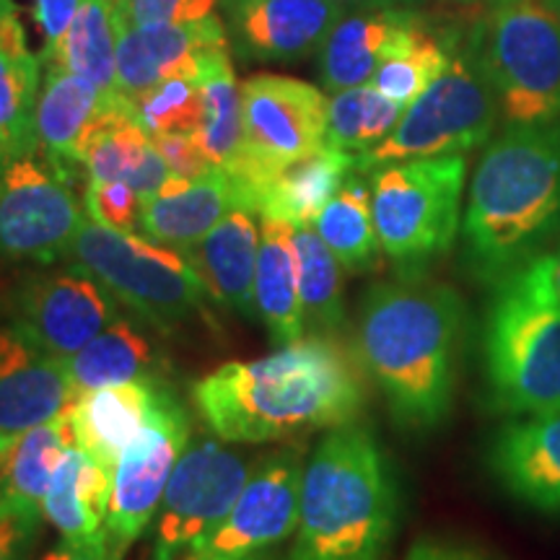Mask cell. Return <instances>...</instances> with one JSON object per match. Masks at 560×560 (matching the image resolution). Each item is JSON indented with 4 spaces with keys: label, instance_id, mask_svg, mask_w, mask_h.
<instances>
[{
    "label": "cell",
    "instance_id": "cell-1",
    "mask_svg": "<svg viewBox=\"0 0 560 560\" xmlns=\"http://www.w3.org/2000/svg\"><path fill=\"white\" fill-rule=\"evenodd\" d=\"M361 361L332 335H306L255 361L223 363L192 384L202 423L223 441H278L355 423Z\"/></svg>",
    "mask_w": 560,
    "mask_h": 560
},
{
    "label": "cell",
    "instance_id": "cell-2",
    "mask_svg": "<svg viewBox=\"0 0 560 560\" xmlns=\"http://www.w3.org/2000/svg\"><path fill=\"white\" fill-rule=\"evenodd\" d=\"M465 310L457 291L423 276L369 289L359 317V361L408 431L446 420L457 387Z\"/></svg>",
    "mask_w": 560,
    "mask_h": 560
},
{
    "label": "cell",
    "instance_id": "cell-3",
    "mask_svg": "<svg viewBox=\"0 0 560 560\" xmlns=\"http://www.w3.org/2000/svg\"><path fill=\"white\" fill-rule=\"evenodd\" d=\"M560 231V117L509 122L482 153L470 185L465 265L495 285L545 255Z\"/></svg>",
    "mask_w": 560,
    "mask_h": 560
},
{
    "label": "cell",
    "instance_id": "cell-4",
    "mask_svg": "<svg viewBox=\"0 0 560 560\" xmlns=\"http://www.w3.org/2000/svg\"><path fill=\"white\" fill-rule=\"evenodd\" d=\"M397 516L400 495L380 441L361 423L340 425L304 467L289 560H382Z\"/></svg>",
    "mask_w": 560,
    "mask_h": 560
},
{
    "label": "cell",
    "instance_id": "cell-5",
    "mask_svg": "<svg viewBox=\"0 0 560 560\" xmlns=\"http://www.w3.org/2000/svg\"><path fill=\"white\" fill-rule=\"evenodd\" d=\"M488 400L506 416L560 405L556 257L540 255L493 285L482 327Z\"/></svg>",
    "mask_w": 560,
    "mask_h": 560
},
{
    "label": "cell",
    "instance_id": "cell-6",
    "mask_svg": "<svg viewBox=\"0 0 560 560\" xmlns=\"http://www.w3.org/2000/svg\"><path fill=\"white\" fill-rule=\"evenodd\" d=\"M465 177V153L392 161L371 172L380 247L402 276H420L452 249Z\"/></svg>",
    "mask_w": 560,
    "mask_h": 560
},
{
    "label": "cell",
    "instance_id": "cell-7",
    "mask_svg": "<svg viewBox=\"0 0 560 560\" xmlns=\"http://www.w3.org/2000/svg\"><path fill=\"white\" fill-rule=\"evenodd\" d=\"M68 257L159 330H177L202 312L206 289L182 249L104 229L86 215Z\"/></svg>",
    "mask_w": 560,
    "mask_h": 560
},
{
    "label": "cell",
    "instance_id": "cell-8",
    "mask_svg": "<svg viewBox=\"0 0 560 560\" xmlns=\"http://www.w3.org/2000/svg\"><path fill=\"white\" fill-rule=\"evenodd\" d=\"M501 100L475 45L452 55L450 68L431 83L395 130L376 149L355 156V172H374L392 161L452 156L486 143L495 128Z\"/></svg>",
    "mask_w": 560,
    "mask_h": 560
},
{
    "label": "cell",
    "instance_id": "cell-9",
    "mask_svg": "<svg viewBox=\"0 0 560 560\" xmlns=\"http://www.w3.org/2000/svg\"><path fill=\"white\" fill-rule=\"evenodd\" d=\"M472 45L509 122L560 117V19L540 0H501Z\"/></svg>",
    "mask_w": 560,
    "mask_h": 560
},
{
    "label": "cell",
    "instance_id": "cell-10",
    "mask_svg": "<svg viewBox=\"0 0 560 560\" xmlns=\"http://www.w3.org/2000/svg\"><path fill=\"white\" fill-rule=\"evenodd\" d=\"M327 102L312 83L289 75H252L242 83L244 145L229 174L240 185L244 206L293 161L325 149Z\"/></svg>",
    "mask_w": 560,
    "mask_h": 560
},
{
    "label": "cell",
    "instance_id": "cell-11",
    "mask_svg": "<svg viewBox=\"0 0 560 560\" xmlns=\"http://www.w3.org/2000/svg\"><path fill=\"white\" fill-rule=\"evenodd\" d=\"M83 219L73 182L39 149L0 153V257L58 262L70 255Z\"/></svg>",
    "mask_w": 560,
    "mask_h": 560
},
{
    "label": "cell",
    "instance_id": "cell-12",
    "mask_svg": "<svg viewBox=\"0 0 560 560\" xmlns=\"http://www.w3.org/2000/svg\"><path fill=\"white\" fill-rule=\"evenodd\" d=\"M252 465L221 441L190 439L156 511L151 560H179L226 520Z\"/></svg>",
    "mask_w": 560,
    "mask_h": 560
},
{
    "label": "cell",
    "instance_id": "cell-13",
    "mask_svg": "<svg viewBox=\"0 0 560 560\" xmlns=\"http://www.w3.org/2000/svg\"><path fill=\"white\" fill-rule=\"evenodd\" d=\"M301 486H304V454L299 446L257 459L226 520L210 529L182 558L240 560L260 556L289 540L299 527Z\"/></svg>",
    "mask_w": 560,
    "mask_h": 560
},
{
    "label": "cell",
    "instance_id": "cell-14",
    "mask_svg": "<svg viewBox=\"0 0 560 560\" xmlns=\"http://www.w3.org/2000/svg\"><path fill=\"white\" fill-rule=\"evenodd\" d=\"M187 444H190V418L172 392L156 418L122 452L112 475L104 527L122 550L143 537L156 520L166 482Z\"/></svg>",
    "mask_w": 560,
    "mask_h": 560
},
{
    "label": "cell",
    "instance_id": "cell-15",
    "mask_svg": "<svg viewBox=\"0 0 560 560\" xmlns=\"http://www.w3.org/2000/svg\"><path fill=\"white\" fill-rule=\"evenodd\" d=\"M115 319V296L79 265L30 278L13 293V325L60 361L79 353Z\"/></svg>",
    "mask_w": 560,
    "mask_h": 560
},
{
    "label": "cell",
    "instance_id": "cell-16",
    "mask_svg": "<svg viewBox=\"0 0 560 560\" xmlns=\"http://www.w3.org/2000/svg\"><path fill=\"white\" fill-rule=\"evenodd\" d=\"M223 47H229L226 24L215 13L172 24L117 21V86L125 96H138L161 81H198Z\"/></svg>",
    "mask_w": 560,
    "mask_h": 560
},
{
    "label": "cell",
    "instance_id": "cell-17",
    "mask_svg": "<svg viewBox=\"0 0 560 560\" xmlns=\"http://www.w3.org/2000/svg\"><path fill=\"white\" fill-rule=\"evenodd\" d=\"M229 42L244 60L291 62L322 50L350 5L338 0H219Z\"/></svg>",
    "mask_w": 560,
    "mask_h": 560
},
{
    "label": "cell",
    "instance_id": "cell-18",
    "mask_svg": "<svg viewBox=\"0 0 560 560\" xmlns=\"http://www.w3.org/2000/svg\"><path fill=\"white\" fill-rule=\"evenodd\" d=\"M130 96L104 94L94 83L70 73L60 62L42 68L37 100V145L60 174L73 182L75 166L86 164V153L96 130L115 109L125 107Z\"/></svg>",
    "mask_w": 560,
    "mask_h": 560
},
{
    "label": "cell",
    "instance_id": "cell-19",
    "mask_svg": "<svg viewBox=\"0 0 560 560\" xmlns=\"http://www.w3.org/2000/svg\"><path fill=\"white\" fill-rule=\"evenodd\" d=\"M488 467L511 499L560 516V405L503 423L490 439Z\"/></svg>",
    "mask_w": 560,
    "mask_h": 560
},
{
    "label": "cell",
    "instance_id": "cell-20",
    "mask_svg": "<svg viewBox=\"0 0 560 560\" xmlns=\"http://www.w3.org/2000/svg\"><path fill=\"white\" fill-rule=\"evenodd\" d=\"M75 402L66 361L45 353L21 327H0V433L21 436Z\"/></svg>",
    "mask_w": 560,
    "mask_h": 560
},
{
    "label": "cell",
    "instance_id": "cell-21",
    "mask_svg": "<svg viewBox=\"0 0 560 560\" xmlns=\"http://www.w3.org/2000/svg\"><path fill=\"white\" fill-rule=\"evenodd\" d=\"M429 32L423 16L408 9H369L346 16L319 50V81L325 91L363 86L380 66L412 39Z\"/></svg>",
    "mask_w": 560,
    "mask_h": 560
},
{
    "label": "cell",
    "instance_id": "cell-22",
    "mask_svg": "<svg viewBox=\"0 0 560 560\" xmlns=\"http://www.w3.org/2000/svg\"><path fill=\"white\" fill-rule=\"evenodd\" d=\"M170 395V387H164L156 376H149V380L112 384L75 397L68 416L73 420L79 446L115 472L122 452L156 418Z\"/></svg>",
    "mask_w": 560,
    "mask_h": 560
},
{
    "label": "cell",
    "instance_id": "cell-23",
    "mask_svg": "<svg viewBox=\"0 0 560 560\" xmlns=\"http://www.w3.org/2000/svg\"><path fill=\"white\" fill-rule=\"evenodd\" d=\"M244 206L236 179L223 170H210L200 177L172 174L153 198L143 200L140 234L145 240L187 249L198 244L231 208Z\"/></svg>",
    "mask_w": 560,
    "mask_h": 560
},
{
    "label": "cell",
    "instance_id": "cell-24",
    "mask_svg": "<svg viewBox=\"0 0 560 560\" xmlns=\"http://www.w3.org/2000/svg\"><path fill=\"white\" fill-rule=\"evenodd\" d=\"M257 210L231 208L223 219L192 247L182 249L198 272L206 296L215 304L257 317L255 272L260 252V221Z\"/></svg>",
    "mask_w": 560,
    "mask_h": 560
},
{
    "label": "cell",
    "instance_id": "cell-25",
    "mask_svg": "<svg viewBox=\"0 0 560 560\" xmlns=\"http://www.w3.org/2000/svg\"><path fill=\"white\" fill-rule=\"evenodd\" d=\"M355 172V153L325 145L270 177L255 195L260 219L291 223L293 229L314 226L350 174Z\"/></svg>",
    "mask_w": 560,
    "mask_h": 560
},
{
    "label": "cell",
    "instance_id": "cell-26",
    "mask_svg": "<svg viewBox=\"0 0 560 560\" xmlns=\"http://www.w3.org/2000/svg\"><path fill=\"white\" fill-rule=\"evenodd\" d=\"M255 310L268 327L272 346L283 348L304 338L306 322L301 312L293 226L285 221L262 219L260 252L255 272Z\"/></svg>",
    "mask_w": 560,
    "mask_h": 560
},
{
    "label": "cell",
    "instance_id": "cell-27",
    "mask_svg": "<svg viewBox=\"0 0 560 560\" xmlns=\"http://www.w3.org/2000/svg\"><path fill=\"white\" fill-rule=\"evenodd\" d=\"M112 470L73 446L52 475L42 514L62 537H89L104 529L112 493Z\"/></svg>",
    "mask_w": 560,
    "mask_h": 560
},
{
    "label": "cell",
    "instance_id": "cell-28",
    "mask_svg": "<svg viewBox=\"0 0 560 560\" xmlns=\"http://www.w3.org/2000/svg\"><path fill=\"white\" fill-rule=\"evenodd\" d=\"M73 446H79V439L68 410L37 429L21 433L0 462V495L26 509L42 511L52 475Z\"/></svg>",
    "mask_w": 560,
    "mask_h": 560
},
{
    "label": "cell",
    "instance_id": "cell-29",
    "mask_svg": "<svg viewBox=\"0 0 560 560\" xmlns=\"http://www.w3.org/2000/svg\"><path fill=\"white\" fill-rule=\"evenodd\" d=\"M156 361L151 340L138 332L128 319L117 317L107 330L86 342L79 353L70 355L66 366L75 397H81L86 392L112 387V384L149 380Z\"/></svg>",
    "mask_w": 560,
    "mask_h": 560
},
{
    "label": "cell",
    "instance_id": "cell-30",
    "mask_svg": "<svg viewBox=\"0 0 560 560\" xmlns=\"http://www.w3.org/2000/svg\"><path fill=\"white\" fill-rule=\"evenodd\" d=\"M198 83L206 100V122L195 132V140L213 170L229 172L244 145L242 89L236 83L229 47L206 62Z\"/></svg>",
    "mask_w": 560,
    "mask_h": 560
},
{
    "label": "cell",
    "instance_id": "cell-31",
    "mask_svg": "<svg viewBox=\"0 0 560 560\" xmlns=\"http://www.w3.org/2000/svg\"><path fill=\"white\" fill-rule=\"evenodd\" d=\"M50 62H60L104 94H120L117 86V21L107 0H83L73 24Z\"/></svg>",
    "mask_w": 560,
    "mask_h": 560
},
{
    "label": "cell",
    "instance_id": "cell-32",
    "mask_svg": "<svg viewBox=\"0 0 560 560\" xmlns=\"http://www.w3.org/2000/svg\"><path fill=\"white\" fill-rule=\"evenodd\" d=\"M314 229L338 257L342 270L361 272L376 262L382 247L374 226V210H371V187L363 185L359 177L346 179V185L314 221Z\"/></svg>",
    "mask_w": 560,
    "mask_h": 560
},
{
    "label": "cell",
    "instance_id": "cell-33",
    "mask_svg": "<svg viewBox=\"0 0 560 560\" xmlns=\"http://www.w3.org/2000/svg\"><path fill=\"white\" fill-rule=\"evenodd\" d=\"M293 252H296L299 299L306 327L319 335L338 332L346 322L342 310V276L338 257L322 242L314 226L293 229Z\"/></svg>",
    "mask_w": 560,
    "mask_h": 560
},
{
    "label": "cell",
    "instance_id": "cell-34",
    "mask_svg": "<svg viewBox=\"0 0 560 560\" xmlns=\"http://www.w3.org/2000/svg\"><path fill=\"white\" fill-rule=\"evenodd\" d=\"M405 107L384 96L371 83L353 86L330 96L327 102V138L330 149L366 153L382 143L400 122Z\"/></svg>",
    "mask_w": 560,
    "mask_h": 560
},
{
    "label": "cell",
    "instance_id": "cell-35",
    "mask_svg": "<svg viewBox=\"0 0 560 560\" xmlns=\"http://www.w3.org/2000/svg\"><path fill=\"white\" fill-rule=\"evenodd\" d=\"M42 62L37 55L0 42V153L37 151V100Z\"/></svg>",
    "mask_w": 560,
    "mask_h": 560
},
{
    "label": "cell",
    "instance_id": "cell-36",
    "mask_svg": "<svg viewBox=\"0 0 560 560\" xmlns=\"http://www.w3.org/2000/svg\"><path fill=\"white\" fill-rule=\"evenodd\" d=\"M83 0H0V42L37 55L42 68L58 52Z\"/></svg>",
    "mask_w": 560,
    "mask_h": 560
},
{
    "label": "cell",
    "instance_id": "cell-37",
    "mask_svg": "<svg viewBox=\"0 0 560 560\" xmlns=\"http://www.w3.org/2000/svg\"><path fill=\"white\" fill-rule=\"evenodd\" d=\"M153 149V138L136 120L132 102L115 109L102 128L96 130L86 153V174L96 182H125L128 185L132 174Z\"/></svg>",
    "mask_w": 560,
    "mask_h": 560
},
{
    "label": "cell",
    "instance_id": "cell-38",
    "mask_svg": "<svg viewBox=\"0 0 560 560\" xmlns=\"http://www.w3.org/2000/svg\"><path fill=\"white\" fill-rule=\"evenodd\" d=\"M452 55L444 42H439L431 32H423L408 47L384 60L369 83L408 109L450 68Z\"/></svg>",
    "mask_w": 560,
    "mask_h": 560
},
{
    "label": "cell",
    "instance_id": "cell-39",
    "mask_svg": "<svg viewBox=\"0 0 560 560\" xmlns=\"http://www.w3.org/2000/svg\"><path fill=\"white\" fill-rule=\"evenodd\" d=\"M136 120L143 125L149 136H166V132H187L195 136L206 122V100L198 81L170 79L130 96Z\"/></svg>",
    "mask_w": 560,
    "mask_h": 560
},
{
    "label": "cell",
    "instance_id": "cell-40",
    "mask_svg": "<svg viewBox=\"0 0 560 560\" xmlns=\"http://www.w3.org/2000/svg\"><path fill=\"white\" fill-rule=\"evenodd\" d=\"M83 208L91 221L104 229L120 231V234H136L140 229V210L143 200L125 182H96L89 179Z\"/></svg>",
    "mask_w": 560,
    "mask_h": 560
},
{
    "label": "cell",
    "instance_id": "cell-41",
    "mask_svg": "<svg viewBox=\"0 0 560 560\" xmlns=\"http://www.w3.org/2000/svg\"><path fill=\"white\" fill-rule=\"evenodd\" d=\"M42 520V511L0 495V560H32Z\"/></svg>",
    "mask_w": 560,
    "mask_h": 560
},
{
    "label": "cell",
    "instance_id": "cell-42",
    "mask_svg": "<svg viewBox=\"0 0 560 560\" xmlns=\"http://www.w3.org/2000/svg\"><path fill=\"white\" fill-rule=\"evenodd\" d=\"M219 0H128L115 21L130 24H172V21H198L215 11Z\"/></svg>",
    "mask_w": 560,
    "mask_h": 560
},
{
    "label": "cell",
    "instance_id": "cell-43",
    "mask_svg": "<svg viewBox=\"0 0 560 560\" xmlns=\"http://www.w3.org/2000/svg\"><path fill=\"white\" fill-rule=\"evenodd\" d=\"M153 143H156L159 153L177 177H200V174L213 170L208 164L206 153L200 151L195 136H187V132H166V136H153Z\"/></svg>",
    "mask_w": 560,
    "mask_h": 560
},
{
    "label": "cell",
    "instance_id": "cell-44",
    "mask_svg": "<svg viewBox=\"0 0 560 560\" xmlns=\"http://www.w3.org/2000/svg\"><path fill=\"white\" fill-rule=\"evenodd\" d=\"M125 550L112 540L107 527L89 537H62L42 560H122Z\"/></svg>",
    "mask_w": 560,
    "mask_h": 560
},
{
    "label": "cell",
    "instance_id": "cell-45",
    "mask_svg": "<svg viewBox=\"0 0 560 560\" xmlns=\"http://www.w3.org/2000/svg\"><path fill=\"white\" fill-rule=\"evenodd\" d=\"M405 560H495L488 552L475 550L470 545H459L452 540H439V537H423L408 550Z\"/></svg>",
    "mask_w": 560,
    "mask_h": 560
},
{
    "label": "cell",
    "instance_id": "cell-46",
    "mask_svg": "<svg viewBox=\"0 0 560 560\" xmlns=\"http://www.w3.org/2000/svg\"><path fill=\"white\" fill-rule=\"evenodd\" d=\"M338 3H346L350 9L353 5H359V9H395V5L410 3V0H338Z\"/></svg>",
    "mask_w": 560,
    "mask_h": 560
},
{
    "label": "cell",
    "instance_id": "cell-47",
    "mask_svg": "<svg viewBox=\"0 0 560 560\" xmlns=\"http://www.w3.org/2000/svg\"><path fill=\"white\" fill-rule=\"evenodd\" d=\"M11 444H13V436H5V433H0V462H3L5 454H9Z\"/></svg>",
    "mask_w": 560,
    "mask_h": 560
},
{
    "label": "cell",
    "instance_id": "cell-48",
    "mask_svg": "<svg viewBox=\"0 0 560 560\" xmlns=\"http://www.w3.org/2000/svg\"><path fill=\"white\" fill-rule=\"evenodd\" d=\"M540 3L545 5V9H550L560 19V0H540Z\"/></svg>",
    "mask_w": 560,
    "mask_h": 560
},
{
    "label": "cell",
    "instance_id": "cell-49",
    "mask_svg": "<svg viewBox=\"0 0 560 560\" xmlns=\"http://www.w3.org/2000/svg\"><path fill=\"white\" fill-rule=\"evenodd\" d=\"M107 3L112 5V9H115V13H122L125 11V3H128V0H107Z\"/></svg>",
    "mask_w": 560,
    "mask_h": 560
},
{
    "label": "cell",
    "instance_id": "cell-50",
    "mask_svg": "<svg viewBox=\"0 0 560 560\" xmlns=\"http://www.w3.org/2000/svg\"><path fill=\"white\" fill-rule=\"evenodd\" d=\"M556 283H558V293H560V252L556 255Z\"/></svg>",
    "mask_w": 560,
    "mask_h": 560
},
{
    "label": "cell",
    "instance_id": "cell-51",
    "mask_svg": "<svg viewBox=\"0 0 560 560\" xmlns=\"http://www.w3.org/2000/svg\"><path fill=\"white\" fill-rule=\"evenodd\" d=\"M182 560H192V558H182ZM240 560H272L265 556V552H260V556H249V558H240Z\"/></svg>",
    "mask_w": 560,
    "mask_h": 560
},
{
    "label": "cell",
    "instance_id": "cell-52",
    "mask_svg": "<svg viewBox=\"0 0 560 560\" xmlns=\"http://www.w3.org/2000/svg\"><path fill=\"white\" fill-rule=\"evenodd\" d=\"M457 3H472V0H457Z\"/></svg>",
    "mask_w": 560,
    "mask_h": 560
}]
</instances>
